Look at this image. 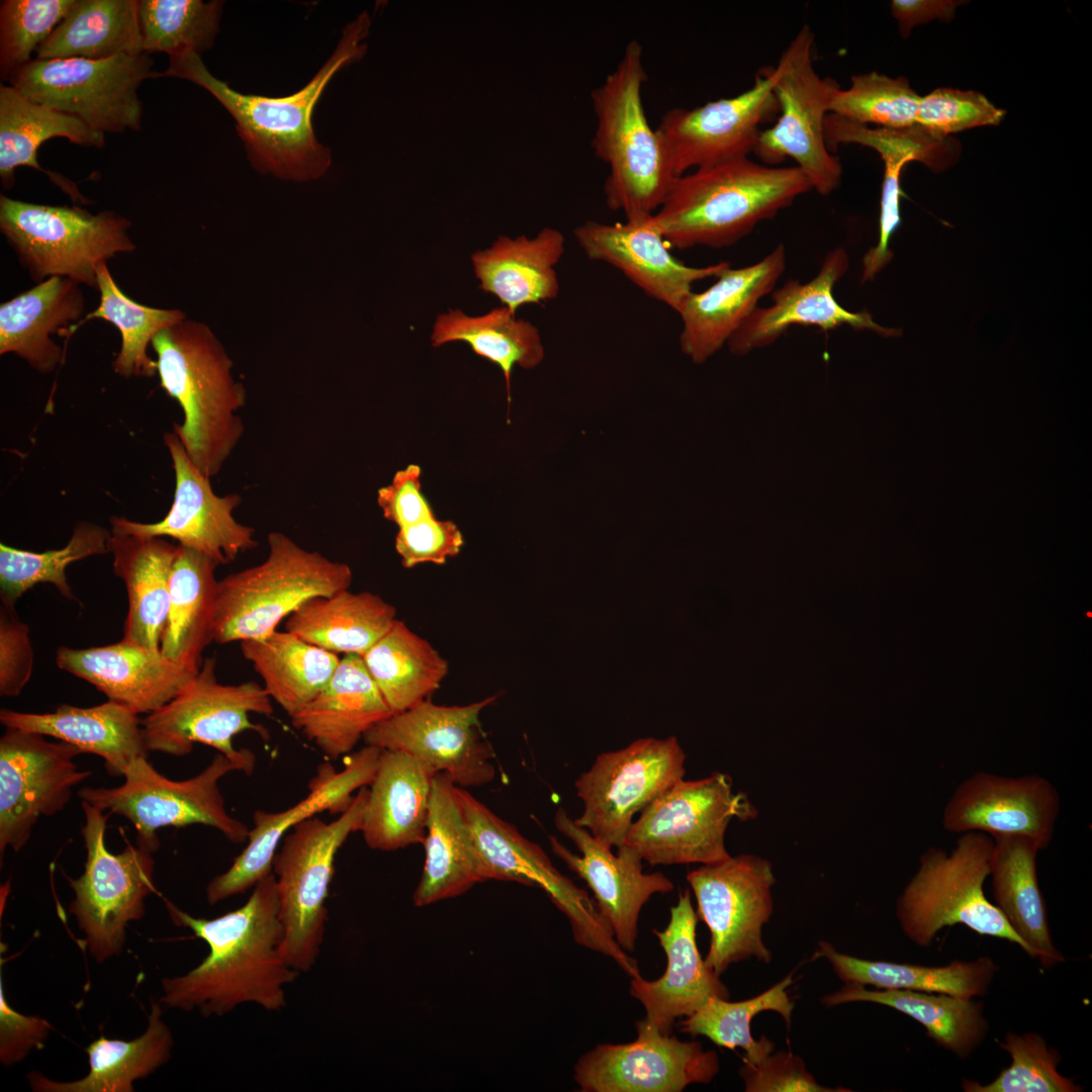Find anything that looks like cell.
<instances>
[{"mask_svg": "<svg viewBox=\"0 0 1092 1092\" xmlns=\"http://www.w3.org/2000/svg\"><path fill=\"white\" fill-rule=\"evenodd\" d=\"M80 286L51 277L1 303L0 355L15 354L42 374L55 371L65 352L51 337H63L82 320L86 304Z\"/></svg>", "mask_w": 1092, "mask_h": 1092, "instance_id": "34", "label": "cell"}, {"mask_svg": "<svg viewBox=\"0 0 1092 1092\" xmlns=\"http://www.w3.org/2000/svg\"><path fill=\"white\" fill-rule=\"evenodd\" d=\"M368 788H361L339 817L312 816L282 839L272 862L284 933L281 951L299 974L315 965L324 942L326 902L336 855L350 834L360 831Z\"/></svg>", "mask_w": 1092, "mask_h": 1092, "instance_id": "10", "label": "cell"}, {"mask_svg": "<svg viewBox=\"0 0 1092 1092\" xmlns=\"http://www.w3.org/2000/svg\"><path fill=\"white\" fill-rule=\"evenodd\" d=\"M431 341L434 347L466 342L475 354L496 364L505 375L509 404L514 365L531 369L544 358L538 329L528 321L517 318L505 305L479 316H469L460 309L439 314Z\"/></svg>", "mask_w": 1092, "mask_h": 1092, "instance_id": "49", "label": "cell"}, {"mask_svg": "<svg viewBox=\"0 0 1092 1092\" xmlns=\"http://www.w3.org/2000/svg\"><path fill=\"white\" fill-rule=\"evenodd\" d=\"M367 12L347 24L330 58L297 92L283 97L244 94L214 77L201 56L185 52L169 57V66L156 77L190 81L208 91L229 111L252 166L262 174L296 182L315 180L331 167L329 148L316 139L312 115L334 76L362 59L370 28Z\"/></svg>", "mask_w": 1092, "mask_h": 1092, "instance_id": "2", "label": "cell"}, {"mask_svg": "<svg viewBox=\"0 0 1092 1092\" xmlns=\"http://www.w3.org/2000/svg\"><path fill=\"white\" fill-rule=\"evenodd\" d=\"M961 834L949 854L937 847L921 854L918 871L897 900L903 933L927 947L940 929L964 924L981 935L1015 943L1030 957L1025 942L984 893L994 840L983 832Z\"/></svg>", "mask_w": 1092, "mask_h": 1092, "instance_id": "7", "label": "cell"}, {"mask_svg": "<svg viewBox=\"0 0 1092 1092\" xmlns=\"http://www.w3.org/2000/svg\"><path fill=\"white\" fill-rule=\"evenodd\" d=\"M961 3L949 0H893L890 6L901 36L907 37L917 24L934 19L951 20Z\"/></svg>", "mask_w": 1092, "mask_h": 1092, "instance_id": "64", "label": "cell"}, {"mask_svg": "<svg viewBox=\"0 0 1092 1092\" xmlns=\"http://www.w3.org/2000/svg\"><path fill=\"white\" fill-rule=\"evenodd\" d=\"M686 758L674 736L600 753L574 783L582 802L574 822L602 845L622 846L635 815L684 779Z\"/></svg>", "mask_w": 1092, "mask_h": 1092, "instance_id": "17", "label": "cell"}, {"mask_svg": "<svg viewBox=\"0 0 1092 1092\" xmlns=\"http://www.w3.org/2000/svg\"><path fill=\"white\" fill-rule=\"evenodd\" d=\"M421 473L420 466L410 464L398 470L391 482L377 492V504L383 517L398 529L435 516L422 492Z\"/></svg>", "mask_w": 1092, "mask_h": 1092, "instance_id": "62", "label": "cell"}, {"mask_svg": "<svg viewBox=\"0 0 1092 1092\" xmlns=\"http://www.w3.org/2000/svg\"><path fill=\"white\" fill-rule=\"evenodd\" d=\"M175 474V491L167 515L156 523L123 517L110 518L111 532L144 537H169L218 565L228 564L258 543L255 530L239 523L234 511L242 503L238 493L215 494L210 478L190 460L174 432L164 435Z\"/></svg>", "mask_w": 1092, "mask_h": 1092, "instance_id": "22", "label": "cell"}, {"mask_svg": "<svg viewBox=\"0 0 1092 1092\" xmlns=\"http://www.w3.org/2000/svg\"><path fill=\"white\" fill-rule=\"evenodd\" d=\"M697 900V916L711 934L706 965L721 976L730 965L754 958L768 964L771 951L762 928L772 910L776 879L769 860L754 854L730 855L687 875Z\"/></svg>", "mask_w": 1092, "mask_h": 1092, "instance_id": "18", "label": "cell"}, {"mask_svg": "<svg viewBox=\"0 0 1092 1092\" xmlns=\"http://www.w3.org/2000/svg\"><path fill=\"white\" fill-rule=\"evenodd\" d=\"M130 221L103 210L47 205L0 195V232L19 264L39 283L69 278L98 290L97 268L120 253H131Z\"/></svg>", "mask_w": 1092, "mask_h": 1092, "instance_id": "9", "label": "cell"}, {"mask_svg": "<svg viewBox=\"0 0 1092 1092\" xmlns=\"http://www.w3.org/2000/svg\"><path fill=\"white\" fill-rule=\"evenodd\" d=\"M149 54L120 55L104 60H31L9 84L29 99L79 118L106 133L139 131L143 106L138 91L156 78Z\"/></svg>", "mask_w": 1092, "mask_h": 1092, "instance_id": "14", "label": "cell"}, {"mask_svg": "<svg viewBox=\"0 0 1092 1092\" xmlns=\"http://www.w3.org/2000/svg\"><path fill=\"white\" fill-rule=\"evenodd\" d=\"M564 252V237L543 229L535 238L499 237L471 256L479 288L495 295L514 314L525 304L553 299L559 291L554 266Z\"/></svg>", "mask_w": 1092, "mask_h": 1092, "instance_id": "40", "label": "cell"}, {"mask_svg": "<svg viewBox=\"0 0 1092 1092\" xmlns=\"http://www.w3.org/2000/svg\"><path fill=\"white\" fill-rule=\"evenodd\" d=\"M432 782L433 776L408 753L382 749L360 828L367 846L394 851L423 844Z\"/></svg>", "mask_w": 1092, "mask_h": 1092, "instance_id": "35", "label": "cell"}, {"mask_svg": "<svg viewBox=\"0 0 1092 1092\" xmlns=\"http://www.w3.org/2000/svg\"><path fill=\"white\" fill-rule=\"evenodd\" d=\"M53 138H65L72 144L101 149L105 134L82 120L37 103L12 85L0 86V178L4 189L15 183V170L30 167L47 174L74 201L86 203L77 187L60 175L43 169L37 160L39 147Z\"/></svg>", "mask_w": 1092, "mask_h": 1092, "instance_id": "38", "label": "cell"}, {"mask_svg": "<svg viewBox=\"0 0 1092 1092\" xmlns=\"http://www.w3.org/2000/svg\"><path fill=\"white\" fill-rule=\"evenodd\" d=\"M362 658L392 714L428 699L449 669L447 660L399 620Z\"/></svg>", "mask_w": 1092, "mask_h": 1092, "instance_id": "48", "label": "cell"}, {"mask_svg": "<svg viewBox=\"0 0 1092 1092\" xmlns=\"http://www.w3.org/2000/svg\"><path fill=\"white\" fill-rule=\"evenodd\" d=\"M243 656L262 678L263 688L292 717L329 682L340 658L288 631L241 641Z\"/></svg>", "mask_w": 1092, "mask_h": 1092, "instance_id": "46", "label": "cell"}, {"mask_svg": "<svg viewBox=\"0 0 1092 1092\" xmlns=\"http://www.w3.org/2000/svg\"><path fill=\"white\" fill-rule=\"evenodd\" d=\"M392 715L362 656L345 654L324 689L291 723L325 756L350 754L365 734Z\"/></svg>", "mask_w": 1092, "mask_h": 1092, "instance_id": "32", "label": "cell"}, {"mask_svg": "<svg viewBox=\"0 0 1092 1092\" xmlns=\"http://www.w3.org/2000/svg\"><path fill=\"white\" fill-rule=\"evenodd\" d=\"M267 544L263 562L218 580L213 642L265 637L304 602L349 589L348 564L307 550L282 532L269 533Z\"/></svg>", "mask_w": 1092, "mask_h": 1092, "instance_id": "6", "label": "cell"}, {"mask_svg": "<svg viewBox=\"0 0 1092 1092\" xmlns=\"http://www.w3.org/2000/svg\"><path fill=\"white\" fill-rule=\"evenodd\" d=\"M989 862L995 905L1025 942L1030 958L1043 969L1065 961L1054 945L1046 906L1039 889L1036 857L1041 850L1032 838L1001 835L993 838Z\"/></svg>", "mask_w": 1092, "mask_h": 1092, "instance_id": "39", "label": "cell"}, {"mask_svg": "<svg viewBox=\"0 0 1092 1092\" xmlns=\"http://www.w3.org/2000/svg\"><path fill=\"white\" fill-rule=\"evenodd\" d=\"M772 82L771 68L763 69L753 85L737 96L694 108L668 109L656 130L674 175L748 157L760 124L779 112Z\"/></svg>", "mask_w": 1092, "mask_h": 1092, "instance_id": "21", "label": "cell"}, {"mask_svg": "<svg viewBox=\"0 0 1092 1092\" xmlns=\"http://www.w3.org/2000/svg\"><path fill=\"white\" fill-rule=\"evenodd\" d=\"M56 663L136 715L160 709L197 674L168 660L161 651L123 640L90 648L60 646Z\"/></svg>", "mask_w": 1092, "mask_h": 1092, "instance_id": "30", "label": "cell"}, {"mask_svg": "<svg viewBox=\"0 0 1092 1092\" xmlns=\"http://www.w3.org/2000/svg\"><path fill=\"white\" fill-rule=\"evenodd\" d=\"M1060 803L1057 789L1041 776L981 770L956 788L944 806L942 826L952 833L977 831L993 838L1023 835L1044 849L1054 836Z\"/></svg>", "mask_w": 1092, "mask_h": 1092, "instance_id": "26", "label": "cell"}, {"mask_svg": "<svg viewBox=\"0 0 1092 1092\" xmlns=\"http://www.w3.org/2000/svg\"><path fill=\"white\" fill-rule=\"evenodd\" d=\"M786 249L777 246L757 263L721 271L706 290L692 292L677 311L681 320L679 345L696 364L719 351L771 293L786 269Z\"/></svg>", "mask_w": 1092, "mask_h": 1092, "instance_id": "31", "label": "cell"}, {"mask_svg": "<svg viewBox=\"0 0 1092 1092\" xmlns=\"http://www.w3.org/2000/svg\"><path fill=\"white\" fill-rule=\"evenodd\" d=\"M17 728L0 738V854L22 849L40 816H53L70 802L73 789L91 771L74 758L79 748Z\"/></svg>", "mask_w": 1092, "mask_h": 1092, "instance_id": "20", "label": "cell"}, {"mask_svg": "<svg viewBox=\"0 0 1092 1092\" xmlns=\"http://www.w3.org/2000/svg\"><path fill=\"white\" fill-rule=\"evenodd\" d=\"M719 1070L716 1052L699 1041L637 1029L632 1042L600 1044L581 1056L574 1080L584 1092H679L710 1083Z\"/></svg>", "mask_w": 1092, "mask_h": 1092, "instance_id": "24", "label": "cell"}, {"mask_svg": "<svg viewBox=\"0 0 1092 1092\" xmlns=\"http://www.w3.org/2000/svg\"><path fill=\"white\" fill-rule=\"evenodd\" d=\"M81 806L86 861L78 879H68L75 894L69 912L85 934L90 954L102 963L121 952L127 924L144 917L145 899L157 893L154 852L127 843L122 851L112 853L105 843L110 813L86 801Z\"/></svg>", "mask_w": 1092, "mask_h": 1092, "instance_id": "12", "label": "cell"}, {"mask_svg": "<svg viewBox=\"0 0 1092 1092\" xmlns=\"http://www.w3.org/2000/svg\"><path fill=\"white\" fill-rule=\"evenodd\" d=\"M837 140L841 145L869 147L880 156L890 151L901 152L909 158V163L921 162L935 172L949 167L959 157V147L953 139L930 134L918 125L896 129L843 120L837 128Z\"/></svg>", "mask_w": 1092, "mask_h": 1092, "instance_id": "57", "label": "cell"}, {"mask_svg": "<svg viewBox=\"0 0 1092 1092\" xmlns=\"http://www.w3.org/2000/svg\"><path fill=\"white\" fill-rule=\"evenodd\" d=\"M793 973L759 995L737 1002L711 998L680 1022V1029L692 1036L703 1035L718 1046L744 1050L743 1064L755 1065L774 1052L775 1043L765 1035L754 1039L750 1032L752 1018L762 1011L779 1013L791 1024L795 1006L789 995Z\"/></svg>", "mask_w": 1092, "mask_h": 1092, "instance_id": "52", "label": "cell"}, {"mask_svg": "<svg viewBox=\"0 0 1092 1092\" xmlns=\"http://www.w3.org/2000/svg\"><path fill=\"white\" fill-rule=\"evenodd\" d=\"M1000 1048L1012 1059L988 1084L964 1080L966 1092H1080L1082 1087L1058 1072L1061 1062L1059 1052L1048 1045L1045 1039L1033 1032L1018 1035L1007 1032Z\"/></svg>", "mask_w": 1092, "mask_h": 1092, "instance_id": "55", "label": "cell"}, {"mask_svg": "<svg viewBox=\"0 0 1092 1092\" xmlns=\"http://www.w3.org/2000/svg\"><path fill=\"white\" fill-rule=\"evenodd\" d=\"M33 649L30 630L14 607H0V695L15 698L30 680Z\"/></svg>", "mask_w": 1092, "mask_h": 1092, "instance_id": "61", "label": "cell"}, {"mask_svg": "<svg viewBox=\"0 0 1092 1092\" xmlns=\"http://www.w3.org/2000/svg\"><path fill=\"white\" fill-rule=\"evenodd\" d=\"M554 824L581 855L573 853L555 836L549 837L552 852L586 883L617 943L627 953L634 951L642 907L654 894L672 891L673 883L660 872L644 873L643 860L625 845L613 853V848L599 843L563 808L557 809Z\"/></svg>", "mask_w": 1092, "mask_h": 1092, "instance_id": "25", "label": "cell"}, {"mask_svg": "<svg viewBox=\"0 0 1092 1092\" xmlns=\"http://www.w3.org/2000/svg\"><path fill=\"white\" fill-rule=\"evenodd\" d=\"M458 797L473 833L484 881L517 882L541 888L568 919L575 942L609 957L630 977L640 975L637 962L617 943L585 890L562 875L540 845L465 789L458 787Z\"/></svg>", "mask_w": 1092, "mask_h": 1092, "instance_id": "13", "label": "cell"}, {"mask_svg": "<svg viewBox=\"0 0 1092 1092\" xmlns=\"http://www.w3.org/2000/svg\"><path fill=\"white\" fill-rule=\"evenodd\" d=\"M76 0H4L0 3V78L9 82L28 64Z\"/></svg>", "mask_w": 1092, "mask_h": 1092, "instance_id": "56", "label": "cell"}, {"mask_svg": "<svg viewBox=\"0 0 1092 1092\" xmlns=\"http://www.w3.org/2000/svg\"><path fill=\"white\" fill-rule=\"evenodd\" d=\"M854 1002L881 1004L908 1015L937 1045L960 1059L969 1058L989 1031L984 1003L973 998L903 989L871 990L859 984H845L821 998L827 1008Z\"/></svg>", "mask_w": 1092, "mask_h": 1092, "instance_id": "41", "label": "cell"}, {"mask_svg": "<svg viewBox=\"0 0 1092 1092\" xmlns=\"http://www.w3.org/2000/svg\"><path fill=\"white\" fill-rule=\"evenodd\" d=\"M5 728H17L72 744L82 753L103 758L107 771L122 776L134 758L148 757L141 719L126 707L108 701L81 708L60 705L48 713H26L1 709Z\"/></svg>", "mask_w": 1092, "mask_h": 1092, "instance_id": "36", "label": "cell"}, {"mask_svg": "<svg viewBox=\"0 0 1092 1092\" xmlns=\"http://www.w3.org/2000/svg\"><path fill=\"white\" fill-rule=\"evenodd\" d=\"M425 863L413 901L418 907L464 894L485 882L473 833L458 797V786L445 774L433 777L426 823Z\"/></svg>", "mask_w": 1092, "mask_h": 1092, "instance_id": "33", "label": "cell"}, {"mask_svg": "<svg viewBox=\"0 0 1092 1092\" xmlns=\"http://www.w3.org/2000/svg\"><path fill=\"white\" fill-rule=\"evenodd\" d=\"M271 698L255 681L223 685L217 680L216 657L203 659L187 687L160 709L141 719L148 751L172 756L189 754L194 743L210 746L233 759H256L253 751L237 749L233 739L244 731L268 738L265 727L251 714H273Z\"/></svg>", "mask_w": 1092, "mask_h": 1092, "instance_id": "16", "label": "cell"}, {"mask_svg": "<svg viewBox=\"0 0 1092 1092\" xmlns=\"http://www.w3.org/2000/svg\"><path fill=\"white\" fill-rule=\"evenodd\" d=\"M151 346L161 387L183 412L173 432L205 476L217 475L245 430L237 412L247 392L233 376L231 357L206 324L187 317L158 333Z\"/></svg>", "mask_w": 1092, "mask_h": 1092, "instance_id": "4", "label": "cell"}, {"mask_svg": "<svg viewBox=\"0 0 1092 1092\" xmlns=\"http://www.w3.org/2000/svg\"><path fill=\"white\" fill-rule=\"evenodd\" d=\"M222 7L219 0H139L144 53L201 56L214 43Z\"/></svg>", "mask_w": 1092, "mask_h": 1092, "instance_id": "53", "label": "cell"}, {"mask_svg": "<svg viewBox=\"0 0 1092 1092\" xmlns=\"http://www.w3.org/2000/svg\"><path fill=\"white\" fill-rule=\"evenodd\" d=\"M107 548L113 557L114 573L123 581L128 599L122 640L160 651L178 544L163 537L111 532Z\"/></svg>", "mask_w": 1092, "mask_h": 1092, "instance_id": "37", "label": "cell"}, {"mask_svg": "<svg viewBox=\"0 0 1092 1092\" xmlns=\"http://www.w3.org/2000/svg\"><path fill=\"white\" fill-rule=\"evenodd\" d=\"M811 189L797 166H767L745 157L677 177L652 218L670 248L721 249Z\"/></svg>", "mask_w": 1092, "mask_h": 1092, "instance_id": "3", "label": "cell"}, {"mask_svg": "<svg viewBox=\"0 0 1092 1092\" xmlns=\"http://www.w3.org/2000/svg\"><path fill=\"white\" fill-rule=\"evenodd\" d=\"M256 759H233L216 752L196 776L174 781L160 774L148 757L132 759L122 771L124 782L114 788L84 787L81 801L127 819L134 827L139 844L152 852L159 848L157 831L165 827L202 824L218 830L231 842H247L250 828L231 816L219 790V781L230 772L252 775Z\"/></svg>", "mask_w": 1092, "mask_h": 1092, "instance_id": "8", "label": "cell"}, {"mask_svg": "<svg viewBox=\"0 0 1092 1092\" xmlns=\"http://www.w3.org/2000/svg\"><path fill=\"white\" fill-rule=\"evenodd\" d=\"M217 566L202 553L178 544L160 651L168 660L193 672H198L203 650L213 642Z\"/></svg>", "mask_w": 1092, "mask_h": 1092, "instance_id": "43", "label": "cell"}, {"mask_svg": "<svg viewBox=\"0 0 1092 1092\" xmlns=\"http://www.w3.org/2000/svg\"><path fill=\"white\" fill-rule=\"evenodd\" d=\"M396 609L370 592L314 597L296 609L285 630L334 653L363 656L396 621Z\"/></svg>", "mask_w": 1092, "mask_h": 1092, "instance_id": "44", "label": "cell"}, {"mask_svg": "<svg viewBox=\"0 0 1092 1092\" xmlns=\"http://www.w3.org/2000/svg\"><path fill=\"white\" fill-rule=\"evenodd\" d=\"M53 1029L44 1018L23 1015L7 1002L0 984V1061L4 1066H13L35 1049H41Z\"/></svg>", "mask_w": 1092, "mask_h": 1092, "instance_id": "63", "label": "cell"}, {"mask_svg": "<svg viewBox=\"0 0 1092 1092\" xmlns=\"http://www.w3.org/2000/svg\"><path fill=\"white\" fill-rule=\"evenodd\" d=\"M813 44L814 34L805 24L777 67H771L779 117L771 127L759 131L752 153L767 166L792 158L812 189L825 196L840 185L842 166L824 138L829 94L835 83L815 71Z\"/></svg>", "mask_w": 1092, "mask_h": 1092, "instance_id": "15", "label": "cell"}, {"mask_svg": "<svg viewBox=\"0 0 1092 1092\" xmlns=\"http://www.w3.org/2000/svg\"><path fill=\"white\" fill-rule=\"evenodd\" d=\"M110 536L111 531L106 528L81 521L74 527L67 544L60 549L32 552L1 543V604L14 607L27 590L38 583L53 584L64 599L76 601L66 568L75 561L108 553Z\"/></svg>", "mask_w": 1092, "mask_h": 1092, "instance_id": "51", "label": "cell"}, {"mask_svg": "<svg viewBox=\"0 0 1092 1092\" xmlns=\"http://www.w3.org/2000/svg\"><path fill=\"white\" fill-rule=\"evenodd\" d=\"M381 752V748L365 744L347 756L341 770L323 763L310 780L309 793L301 801L283 811L256 810L245 848L224 873L207 884V902L214 905L243 894L271 874L279 843L295 825L325 811L342 813L351 804L354 793L371 784Z\"/></svg>", "mask_w": 1092, "mask_h": 1092, "instance_id": "23", "label": "cell"}, {"mask_svg": "<svg viewBox=\"0 0 1092 1092\" xmlns=\"http://www.w3.org/2000/svg\"><path fill=\"white\" fill-rule=\"evenodd\" d=\"M495 699L490 696L463 706L426 699L379 722L363 740L366 745L406 752L433 777L445 774L460 788L481 787L493 781L495 767L480 714Z\"/></svg>", "mask_w": 1092, "mask_h": 1092, "instance_id": "19", "label": "cell"}, {"mask_svg": "<svg viewBox=\"0 0 1092 1092\" xmlns=\"http://www.w3.org/2000/svg\"><path fill=\"white\" fill-rule=\"evenodd\" d=\"M463 544L457 525L436 516L400 528L395 536V550L406 568L427 562L445 564L460 552Z\"/></svg>", "mask_w": 1092, "mask_h": 1092, "instance_id": "59", "label": "cell"}, {"mask_svg": "<svg viewBox=\"0 0 1092 1092\" xmlns=\"http://www.w3.org/2000/svg\"><path fill=\"white\" fill-rule=\"evenodd\" d=\"M814 958L829 962L845 984L871 985L878 989H903L944 993L965 998L981 997L998 971L990 957L953 961L945 966H921L871 961L838 951L829 941H819Z\"/></svg>", "mask_w": 1092, "mask_h": 1092, "instance_id": "45", "label": "cell"}, {"mask_svg": "<svg viewBox=\"0 0 1092 1092\" xmlns=\"http://www.w3.org/2000/svg\"><path fill=\"white\" fill-rule=\"evenodd\" d=\"M849 258L844 248L830 250L816 276L806 283L790 279L772 290V304L757 306L727 342L730 352L743 356L774 344L792 326L816 327L828 332L842 326L873 331L883 337H899L900 329L877 324L868 311L853 312L833 295L835 284L845 275Z\"/></svg>", "mask_w": 1092, "mask_h": 1092, "instance_id": "29", "label": "cell"}, {"mask_svg": "<svg viewBox=\"0 0 1092 1092\" xmlns=\"http://www.w3.org/2000/svg\"><path fill=\"white\" fill-rule=\"evenodd\" d=\"M162 1006L152 1001L145 1032L132 1040L101 1035L86 1049L88 1074L75 1081L60 1082L40 1072H30L28 1083L35 1092H133V1082L145 1079L171 1058V1029L162 1018Z\"/></svg>", "mask_w": 1092, "mask_h": 1092, "instance_id": "42", "label": "cell"}, {"mask_svg": "<svg viewBox=\"0 0 1092 1092\" xmlns=\"http://www.w3.org/2000/svg\"><path fill=\"white\" fill-rule=\"evenodd\" d=\"M164 903L173 923L204 940L209 952L188 973L162 980V1006L205 1017L225 1015L245 1003L268 1011L286 1006L285 987L299 973L281 951L284 929L273 872L253 887L243 906L213 919Z\"/></svg>", "mask_w": 1092, "mask_h": 1092, "instance_id": "1", "label": "cell"}, {"mask_svg": "<svg viewBox=\"0 0 1092 1092\" xmlns=\"http://www.w3.org/2000/svg\"><path fill=\"white\" fill-rule=\"evenodd\" d=\"M1005 114L982 93L937 88L920 98L916 125L946 138L974 127L998 125Z\"/></svg>", "mask_w": 1092, "mask_h": 1092, "instance_id": "58", "label": "cell"}, {"mask_svg": "<svg viewBox=\"0 0 1092 1092\" xmlns=\"http://www.w3.org/2000/svg\"><path fill=\"white\" fill-rule=\"evenodd\" d=\"M99 304L78 324L67 330L69 338L86 322L101 318L111 323L120 333L121 346L112 362L113 371L124 378H151L157 374V363L148 353L154 337L167 327L184 318L176 308H157L139 303L128 297L116 284L107 263L97 268Z\"/></svg>", "mask_w": 1092, "mask_h": 1092, "instance_id": "50", "label": "cell"}, {"mask_svg": "<svg viewBox=\"0 0 1092 1092\" xmlns=\"http://www.w3.org/2000/svg\"><path fill=\"white\" fill-rule=\"evenodd\" d=\"M697 921L691 892L685 890L670 908L666 927L653 930L667 965L664 974L655 981H647L641 975L631 977L630 995L645 1009V1017L636 1023L637 1029L668 1035L678 1017L692 1015L711 998L729 999V990L720 976L700 954Z\"/></svg>", "mask_w": 1092, "mask_h": 1092, "instance_id": "28", "label": "cell"}, {"mask_svg": "<svg viewBox=\"0 0 1092 1092\" xmlns=\"http://www.w3.org/2000/svg\"><path fill=\"white\" fill-rule=\"evenodd\" d=\"M144 54L139 0H76L36 59L104 60Z\"/></svg>", "mask_w": 1092, "mask_h": 1092, "instance_id": "47", "label": "cell"}, {"mask_svg": "<svg viewBox=\"0 0 1092 1092\" xmlns=\"http://www.w3.org/2000/svg\"><path fill=\"white\" fill-rule=\"evenodd\" d=\"M573 234L590 260L617 268L645 294L675 312L693 292L695 282L715 278L730 266L729 262L722 261L694 267L677 260L652 215L615 223L587 220Z\"/></svg>", "mask_w": 1092, "mask_h": 1092, "instance_id": "27", "label": "cell"}, {"mask_svg": "<svg viewBox=\"0 0 1092 1092\" xmlns=\"http://www.w3.org/2000/svg\"><path fill=\"white\" fill-rule=\"evenodd\" d=\"M920 98L907 78L873 71L853 75L847 89L834 84L828 113L863 125L902 129L916 125Z\"/></svg>", "mask_w": 1092, "mask_h": 1092, "instance_id": "54", "label": "cell"}, {"mask_svg": "<svg viewBox=\"0 0 1092 1092\" xmlns=\"http://www.w3.org/2000/svg\"><path fill=\"white\" fill-rule=\"evenodd\" d=\"M739 1075L746 1092H837L850 1091L820 1085L801 1057L792 1052L769 1054L755 1065L743 1064Z\"/></svg>", "mask_w": 1092, "mask_h": 1092, "instance_id": "60", "label": "cell"}, {"mask_svg": "<svg viewBox=\"0 0 1092 1092\" xmlns=\"http://www.w3.org/2000/svg\"><path fill=\"white\" fill-rule=\"evenodd\" d=\"M756 815L747 796L734 793L724 772L682 779L639 813L623 845L650 866L715 863L730 856L725 846L730 821Z\"/></svg>", "mask_w": 1092, "mask_h": 1092, "instance_id": "11", "label": "cell"}, {"mask_svg": "<svg viewBox=\"0 0 1092 1092\" xmlns=\"http://www.w3.org/2000/svg\"><path fill=\"white\" fill-rule=\"evenodd\" d=\"M646 80L643 49L634 39L627 43L616 68L590 93L597 120L592 148L610 169L604 183L606 203L630 221L653 215L677 178L644 111L642 88Z\"/></svg>", "mask_w": 1092, "mask_h": 1092, "instance_id": "5", "label": "cell"}]
</instances>
